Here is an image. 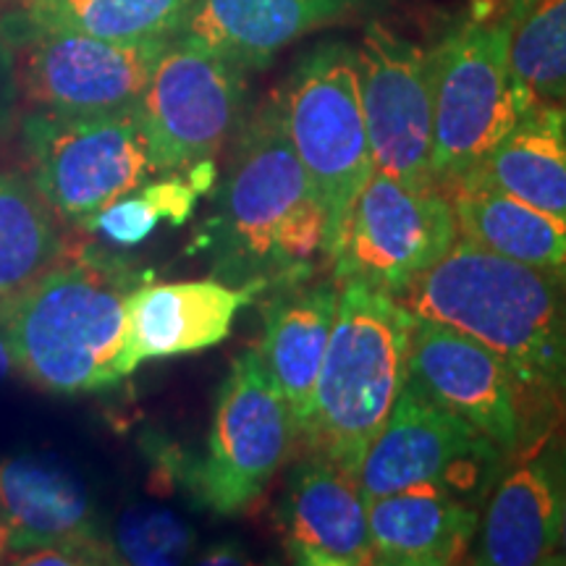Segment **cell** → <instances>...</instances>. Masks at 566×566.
<instances>
[{
    "label": "cell",
    "mask_w": 566,
    "mask_h": 566,
    "mask_svg": "<svg viewBox=\"0 0 566 566\" xmlns=\"http://www.w3.org/2000/svg\"><path fill=\"white\" fill-rule=\"evenodd\" d=\"M202 562L205 564H244L247 554L239 546H233V543H223V546L210 548Z\"/></svg>",
    "instance_id": "obj_30"
},
{
    "label": "cell",
    "mask_w": 566,
    "mask_h": 566,
    "mask_svg": "<svg viewBox=\"0 0 566 566\" xmlns=\"http://www.w3.org/2000/svg\"><path fill=\"white\" fill-rule=\"evenodd\" d=\"M192 0H13L0 32H76L101 40L176 38Z\"/></svg>",
    "instance_id": "obj_24"
},
{
    "label": "cell",
    "mask_w": 566,
    "mask_h": 566,
    "mask_svg": "<svg viewBox=\"0 0 566 566\" xmlns=\"http://www.w3.org/2000/svg\"><path fill=\"white\" fill-rule=\"evenodd\" d=\"M279 530L286 554L307 566L375 564L367 499L354 472L307 454L283 488Z\"/></svg>",
    "instance_id": "obj_16"
},
{
    "label": "cell",
    "mask_w": 566,
    "mask_h": 566,
    "mask_svg": "<svg viewBox=\"0 0 566 566\" xmlns=\"http://www.w3.org/2000/svg\"><path fill=\"white\" fill-rule=\"evenodd\" d=\"M0 520L9 533V556L101 535L82 480L55 459L34 454L0 459Z\"/></svg>",
    "instance_id": "obj_21"
},
{
    "label": "cell",
    "mask_w": 566,
    "mask_h": 566,
    "mask_svg": "<svg viewBox=\"0 0 566 566\" xmlns=\"http://www.w3.org/2000/svg\"><path fill=\"white\" fill-rule=\"evenodd\" d=\"M373 0H192L176 38L210 48L242 69H263L323 27L342 24Z\"/></svg>",
    "instance_id": "obj_17"
},
{
    "label": "cell",
    "mask_w": 566,
    "mask_h": 566,
    "mask_svg": "<svg viewBox=\"0 0 566 566\" xmlns=\"http://www.w3.org/2000/svg\"><path fill=\"white\" fill-rule=\"evenodd\" d=\"M409 315L475 338L537 399L566 386V273L495 254L457 237L396 296Z\"/></svg>",
    "instance_id": "obj_2"
},
{
    "label": "cell",
    "mask_w": 566,
    "mask_h": 566,
    "mask_svg": "<svg viewBox=\"0 0 566 566\" xmlns=\"http://www.w3.org/2000/svg\"><path fill=\"white\" fill-rule=\"evenodd\" d=\"M233 286L281 289L313 279L325 260V210L275 95L237 129L231 163L197 237Z\"/></svg>",
    "instance_id": "obj_1"
},
{
    "label": "cell",
    "mask_w": 566,
    "mask_h": 566,
    "mask_svg": "<svg viewBox=\"0 0 566 566\" xmlns=\"http://www.w3.org/2000/svg\"><path fill=\"white\" fill-rule=\"evenodd\" d=\"M512 459V457H509ZM488 493L470 562L483 566L551 564L562 541V443L537 433L514 454Z\"/></svg>",
    "instance_id": "obj_15"
},
{
    "label": "cell",
    "mask_w": 566,
    "mask_h": 566,
    "mask_svg": "<svg viewBox=\"0 0 566 566\" xmlns=\"http://www.w3.org/2000/svg\"><path fill=\"white\" fill-rule=\"evenodd\" d=\"M407 386L462 417L506 457L533 441L527 405L537 396L499 354L446 325L412 317Z\"/></svg>",
    "instance_id": "obj_14"
},
{
    "label": "cell",
    "mask_w": 566,
    "mask_h": 566,
    "mask_svg": "<svg viewBox=\"0 0 566 566\" xmlns=\"http://www.w3.org/2000/svg\"><path fill=\"white\" fill-rule=\"evenodd\" d=\"M6 558H9V533H6L3 520H0V562H6Z\"/></svg>",
    "instance_id": "obj_33"
},
{
    "label": "cell",
    "mask_w": 566,
    "mask_h": 566,
    "mask_svg": "<svg viewBox=\"0 0 566 566\" xmlns=\"http://www.w3.org/2000/svg\"><path fill=\"white\" fill-rule=\"evenodd\" d=\"M564 396H566V386H564Z\"/></svg>",
    "instance_id": "obj_35"
},
{
    "label": "cell",
    "mask_w": 566,
    "mask_h": 566,
    "mask_svg": "<svg viewBox=\"0 0 566 566\" xmlns=\"http://www.w3.org/2000/svg\"><path fill=\"white\" fill-rule=\"evenodd\" d=\"M244 74L210 48L168 40L139 101L155 174L187 176L218 160L242 118Z\"/></svg>",
    "instance_id": "obj_10"
},
{
    "label": "cell",
    "mask_w": 566,
    "mask_h": 566,
    "mask_svg": "<svg viewBox=\"0 0 566 566\" xmlns=\"http://www.w3.org/2000/svg\"><path fill=\"white\" fill-rule=\"evenodd\" d=\"M562 472H564V504H562V541H558V564H566V443H562Z\"/></svg>",
    "instance_id": "obj_32"
},
{
    "label": "cell",
    "mask_w": 566,
    "mask_h": 566,
    "mask_svg": "<svg viewBox=\"0 0 566 566\" xmlns=\"http://www.w3.org/2000/svg\"><path fill=\"white\" fill-rule=\"evenodd\" d=\"M13 370H17V357H13L9 336H6V331L0 328V380L9 378Z\"/></svg>",
    "instance_id": "obj_31"
},
{
    "label": "cell",
    "mask_w": 566,
    "mask_h": 566,
    "mask_svg": "<svg viewBox=\"0 0 566 566\" xmlns=\"http://www.w3.org/2000/svg\"><path fill=\"white\" fill-rule=\"evenodd\" d=\"M433 61V179L454 187L525 113L509 69L506 21L472 17L430 51Z\"/></svg>",
    "instance_id": "obj_6"
},
{
    "label": "cell",
    "mask_w": 566,
    "mask_h": 566,
    "mask_svg": "<svg viewBox=\"0 0 566 566\" xmlns=\"http://www.w3.org/2000/svg\"><path fill=\"white\" fill-rule=\"evenodd\" d=\"M564 132H566V108H564Z\"/></svg>",
    "instance_id": "obj_34"
},
{
    "label": "cell",
    "mask_w": 566,
    "mask_h": 566,
    "mask_svg": "<svg viewBox=\"0 0 566 566\" xmlns=\"http://www.w3.org/2000/svg\"><path fill=\"white\" fill-rule=\"evenodd\" d=\"M300 441L286 396L268 373L258 349L231 363L218 391L208 454L189 472L197 499L218 516L250 509Z\"/></svg>",
    "instance_id": "obj_8"
},
{
    "label": "cell",
    "mask_w": 566,
    "mask_h": 566,
    "mask_svg": "<svg viewBox=\"0 0 566 566\" xmlns=\"http://www.w3.org/2000/svg\"><path fill=\"white\" fill-rule=\"evenodd\" d=\"M21 139L34 187L59 216L82 226L155 176L139 105L95 116L30 111Z\"/></svg>",
    "instance_id": "obj_7"
},
{
    "label": "cell",
    "mask_w": 566,
    "mask_h": 566,
    "mask_svg": "<svg viewBox=\"0 0 566 566\" xmlns=\"http://www.w3.org/2000/svg\"><path fill=\"white\" fill-rule=\"evenodd\" d=\"M412 315L394 294L342 283L313 412L300 441L307 454L357 475L359 459L407 386Z\"/></svg>",
    "instance_id": "obj_4"
},
{
    "label": "cell",
    "mask_w": 566,
    "mask_h": 566,
    "mask_svg": "<svg viewBox=\"0 0 566 566\" xmlns=\"http://www.w3.org/2000/svg\"><path fill=\"white\" fill-rule=\"evenodd\" d=\"M357 63L375 171L409 187H438L430 51L384 21H370L357 45Z\"/></svg>",
    "instance_id": "obj_13"
},
{
    "label": "cell",
    "mask_w": 566,
    "mask_h": 566,
    "mask_svg": "<svg viewBox=\"0 0 566 566\" xmlns=\"http://www.w3.org/2000/svg\"><path fill=\"white\" fill-rule=\"evenodd\" d=\"M124 564L171 566L192 554L195 530L160 506H132L118 516L111 535Z\"/></svg>",
    "instance_id": "obj_28"
},
{
    "label": "cell",
    "mask_w": 566,
    "mask_h": 566,
    "mask_svg": "<svg viewBox=\"0 0 566 566\" xmlns=\"http://www.w3.org/2000/svg\"><path fill=\"white\" fill-rule=\"evenodd\" d=\"M483 506L438 485L367 501L375 564L446 566L470 554Z\"/></svg>",
    "instance_id": "obj_19"
},
{
    "label": "cell",
    "mask_w": 566,
    "mask_h": 566,
    "mask_svg": "<svg viewBox=\"0 0 566 566\" xmlns=\"http://www.w3.org/2000/svg\"><path fill=\"white\" fill-rule=\"evenodd\" d=\"M457 237L454 205L441 187H409L373 171L331 258L334 281L399 296L451 250Z\"/></svg>",
    "instance_id": "obj_9"
},
{
    "label": "cell",
    "mask_w": 566,
    "mask_h": 566,
    "mask_svg": "<svg viewBox=\"0 0 566 566\" xmlns=\"http://www.w3.org/2000/svg\"><path fill=\"white\" fill-rule=\"evenodd\" d=\"M443 192L454 205L459 237L520 263L566 273L564 218L485 181H459Z\"/></svg>",
    "instance_id": "obj_22"
},
{
    "label": "cell",
    "mask_w": 566,
    "mask_h": 566,
    "mask_svg": "<svg viewBox=\"0 0 566 566\" xmlns=\"http://www.w3.org/2000/svg\"><path fill=\"white\" fill-rule=\"evenodd\" d=\"M263 294L260 286L229 281H150L129 296V346L134 363L195 354L229 338L239 310Z\"/></svg>",
    "instance_id": "obj_18"
},
{
    "label": "cell",
    "mask_w": 566,
    "mask_h": 566,
    "mask_svg": "<svg viewBox=\"0 0 566 566\" xmlns=\"http://www.w3.org/2000/svg\"><path fill=\"white\" fill-rule=\"evenodd\" d=\"M147 275L105 254L66 258L34 286L0 300V328L21 370L42 391L80 396L137 370L129 296Z\"/></svg>",
    "instance_id": "obj_3"
},
{
    "label": "cell",
    "mask_w": 566,
    "mask_h": 566,
    "mask_svg": "<svg viewBox=\"0 0 566 566\" xmlns=\"http://www.w3.org/2000/svg\"><path fill=\"white\" fill-rule=\"evenodd\" d=\"M200 192L187 176H166L160 181H145L134 192L118 197L108 208L90 218L84 229L97 233L113 247H137L163 221L181 226L189 221Z\"/></svg>",
    "instance_id": "obj_27"
},
{
    "label": "cell",
    "mask_w": 566,
    "mask_h": 566,
    "mask_svg": "<svg viewBox=\"0 0 566 566\" xmlns=\"http://www.w3.org/2000/svg\"><path fill=\"white\" fill-rule=\"evenodd\" d=\"M342 283L296 281L275 289L263 315V338L258 352L268 373L286 396L300 436L313 412L331 331H334Z\"/></svg>",
    "instance_id": "obj_20"
},
{
    "label": "cell",
    "mask_w": 566,
    "mask_h": 566,
    "mask_svg": "<svg viewBox=\"0 0 566 566\" xmlns=\"http://www.w3.org/2000/svg\"><path fill=\"white\" fill-rule=\"evenodd\" d=\"M19 76L11 42L0 32V139L13 129L19 116Z\"/></svg>",
    "instance_id": "obj_29"
},
{
    "label": "cell",
    "mask_w": 566,
    "mask_h": 566,
    "mask_svg": "<svg viewBox=\"0 0 566 566\" xmlns=\"http://www.w3.org/2000/svg\"><path fill=\"white\" fill-rule=\"evenodd\" d=\"M283 126L325 210V260L334 258L346 216L370 179L357 48L331 40L302 53L275 92Z\"/></svg>",
    "instance_id": "obj_5"
},
{
    "label": "cell",
    "mask_w": 566,
    "mask_h": 566,
    "mask_svg": "<svg viewBox=\"0 0 566 566\" xmlns=\"http://www.w3.org/2000/svg\"><path fill=\"white\" fill-rule=\"evenodd\" d=\"M509 457L485 433L405 386L359 459L365 499L405 488L438 485L483 506Z\"/></svg>",
    "instance_id": "obj_11"
},
{
    "label": "cell",
    "mask_w": 566,
    "mask_h": 566,
    "mask_svg": "<svg viewBox=\"0 0 566 566\" xmlns=\"http://www.w3.org/2000/svg\"><path fill=\"white\" fill-rule=\"evenodd\" d=\"M462 181H485L566 221L564 108L533 105L522 113L512 132Z\"/></svg>",
    "instance_id": "obj_23"
},
{
    "label": "cell",
    "mask_w": 566,
    "mask_h": 566,
    "mask_svg": "<svg viewBox=\"0 0 566 566\" xmlns=\"http://www.w3.org/2000/svg\"><path fill=\"white\" fill-rule=\"evenodd\" d=\"M504 21L509 69L525 108H566V0H512Z\"/></svg>",
    "instance_id": "obj_26"
},
{
    "label": "cell",
    "mask_w": 566,
    "mask_h": 566,
    "mask_svg": "<svg viewBox=\"0 0 566 566\" xmlns=\"http://www.w3.org/2000/svg\"><path fill=\"white\" fill-rule=\"evenodd\" d=\"M17 59L19 95L34 113L95 116L139 105L171 38L101 40L76 32H3Z\"/></svg>",
    "instance_id": "obj_12"
},
{
    "label": "cell",
    "mask_w": 566,
    "mask_h": 566,
    "mask_svg": "<svg viewBox=\"0 0 566 566\" xmlns=\"http://www.w3.org/2000/svg\"><path fill=\"white\" fill-rule=\"evenodd\" d=\"M59 218L32 179L0 171V300L27 292L69 258Z\"/></svg>",
    "instance_id": "obj_25"
}]
</instances>
